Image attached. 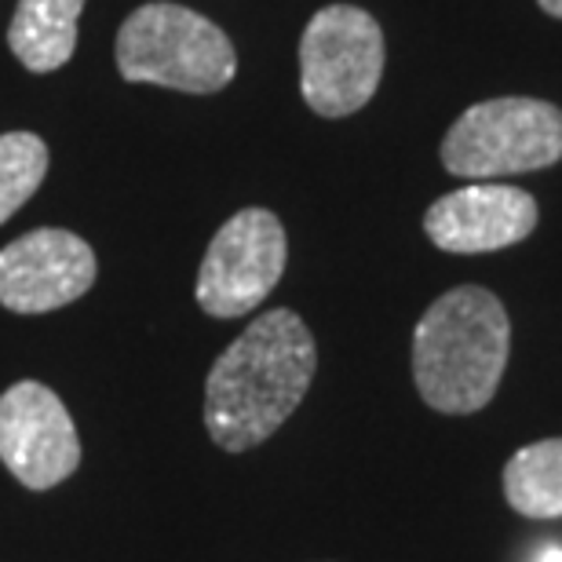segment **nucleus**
Returning <instances> with one entry per match:
<instances>
[{
    "label": "nucleus",
    "instance_id": "nucleus-1",
    "mask_svg": "<svg viewBox=\"0 0 562 562\" xmlns=\"http://www.w3.org/2000/svg\"><path fill=\"white\" fill-rule=\"evenodd\" d=\"M318 347L296 311L260 314L216 358L205 384V427L227 453L267 442L307 395Z\"/></svg>",
    "mask_w": 562,
    "mask_h": 562
},
{
    "label": "nucleus",
    "instance_id": "nucleus-2",
    "mask_svg": "<svg viewBox=\"0 0 562 562\" xmlns=\"http://www.w3.org/2000/svg\"><path fill=\"white\" fill-rule=\"evenodd\" d=\"M512 351L504 303L482 285L442 292L413 333V380L438 413H479L497 395Z\"/></svg>",
    "mask_w": 562,
    "mask_h": 562
},
{
    "label": "nucleus",
    "instance_id": "nucleus-3",
    "mask_svg": "<svg viewBox=\"0 0 562 562\" xmlns=\"http://www.w3.org/2000/svg\"><path fill=\"white\" fill-rule=\"evenodd\" d=\"M117 70L125 81L212 95L238 74V55L216 22L183 4H143L117 33Z\"/></svg>",
    "mask_w": 562,
    "mask_h": 562
},
{
    "label": "nucleus",
    "instance_id": "nucleus-4",
    "mask_svg": "<svg viewBox=\"0 0 562 562\" xmlns=\"http://www.w3.org/2000/svg\"><path fill=\"white\" fill-rule=\"evenodd\" d=\"M555 161H562V110L544 99H486L468 106L442 139V165L475 183L537 172Z\"/></svg>",
    "mask_w": 562,
    "mask_h": 562
},
{
    "label": "nucleus",
    "instance_id": "nucleus-5",
    "mask_svg": "<svg viewBox=\"0 0 562 562\" xmlns=\"http://www.w3.org/2000/svg\"><path fill=\"white\" fill-rule=\"evenodd\" d=\"M384 77V30L366 8L329 4L300 41V92L318 117H347L376 95Z\"/></svg>",
    "mask_w": 562,
    "mask_h": 562
},
{
    "label": "nucleus",
    "instance_id": "nucleus-6",
    "mask_svg": "<svg viewBox=\"0 0 562 562\" xmlns=\"http://www.w3.org/2000/svg\"><path fill=\"white\" fill-rule=\"evenodd\" d=\"M285 227L267 209H241L212 238L198 271V303L212 318H241L271 296L285 274Z\"/></svg>",
    "mask_w": 562,
    "mask_h": 562
},
{
    "label": "nucleus",
    "instance_id": "nucleus-7",
    "mask_svg": "<svg viewBox=\"0 0 562 562\" xmlns=\"http://www.w3.org/2000/svg\"><path fill=\"white\" fill-rule=\"evenodd\" d=\"M0 460L26 490H55L81 464V438L63 398L37 380L0 395Z\"/></svg>",
    "mask_w": 562,
    "mask_h": 562
},
{
    "label": "nucleus",
    "instance_id": "nucleus-8",
    "mask_svg": "<svg viewBox=\"0 0 562 562\" xmlns=\"http://www.w3.org/2000/svg\"><path fill=\"white\" fill-rule=\"evenodd\" d=\"M95 285V252L85 238L41 227L0 249V303L15 314L59 311Z\"/></svg>",
    "mask_w": 562,
    "mask_h": 562
},
{
    "label": "nucleus",
    "instance_id": "nucleus-9",
    "mask_svg": "<svg viewBox=\"0 0 562 562\" xmlns=\"http://www.w3.org/2000/svg\"><path fill=\"white\" fill-rule=\"evenodd\" d=\"M537 201L508 183H468L438 198L424 216V231L442 252H497L530 238Z\"/></svg>",
    "mask_w": 562,
    "mask_h": 562
},
{
    "label": "nucleus",
    "instance_id": "nucleus-10",
    "mask_svg": "<svg viewBox=\"0 0 562 562\" xmlns=\"http://www.w3.org/2000/svg\"><path fill=\"white\" fill-rule=\"evenodd\" d=\"M85 0H19L8 26L15 59L33 74H52L70 63L77 48V19Z\"/></svg>",
    "mask_w": 562,
    "mask_h": 562
},
{
    "label": "nucleus",
    "instance_id": "nucleus-11",
    "mask_svg": "<svg viewBox=\"0 0 562 562\" xmlns=\"http://www.w3.org/2000/svg\"><path fill=\"white\" fill-rule=\"evenodd\" d=\"M504 497L526 519L562 515V438L519 449L504 468Z\"/></svg>",
    "mask_w": 562,
    "mask_h": 562
},
{
    "label": "nucleus",
    "instance_id": "nucleus-12",
    "mask_svg": "<svg viewBox=\"0 0 562 562\" xmlns=\"http://www.w3.org/2000/svg\"><path fill=\"white\" fill-rule=\"evenodd\" d=\"M48 172V146L33 132L0 136V223H8L33 198Z\"/></svg>",
    "mask_w": 562,
    "mask_h": 562
},
{
    "label": "nucleus",
    "instance_id": "nucleus-13",
    "mask_svg": "<svg viewBox=\"0 0 562 562\" xmlns=\"http://www.w3.org/2000/svg\"><path fill=\"white\" fill-rule=\"evenodd\" d=\"M541 4L544 15H552V19H562V0H537Z\"/></svg>",
    "mask_w": 562,
    "mask_h": 562
},
{
    "label": "nucleus",
    "instance_id": "nucleus-14",
    "mask_svg": "<svg viewBox=\"0 0 562 562\" xmlns=\"http://www.w3.org/2000/svg\"><path fill=\"white\" fill-rule=\"evenodd\" d=\"M541 562H562V552L559 548H548V552L541 555Z\"/></svg>",
    "mask_w": 562,
    "mask_h": 562
}]
</instances>
